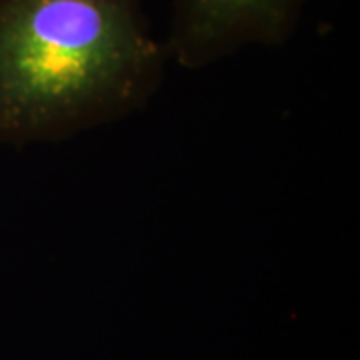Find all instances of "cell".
Wrapping results in <instances>:
<instances>
[{"instance_id":"obj_2","label":"cell","mask_w":360,"mask_h":360,"mask_svg":"<svg viewBox=\"0 0 360 360\" xmlns=\"http://www.w3.org/2000/svg\"><path fill=\"white\" fill-rule=\"evenodd\" d=\"M309 0H174L168 56L205 68L246 46H274L292 34Z\"/></svg>"},{"instance_id":"obj_1","label":"cell","mask_w":360,"mask_h":360,"mask_svg":"<svg viewBox=\"0 0 360 360\" xmlns=\"http://www.w3.org/2000/svg\"><path fill=\"white\" fill-rule=\"evenodd\" d=\"M167 56L142 0H0V139L58 141L130 115Z\"/></svg>"}]
</instances>
